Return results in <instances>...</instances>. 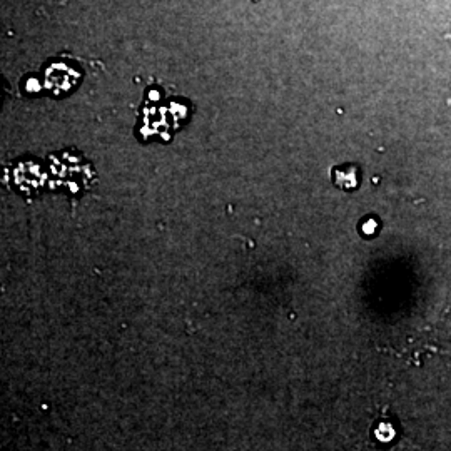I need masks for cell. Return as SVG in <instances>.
Returning a JSON list of instances; mask_svg holds the SVG:
<instances>
[{
  "label": "cell",
  "mask_w": 451,
  "mask_h": 451,
  "mask_svg": "<svg viewBox=\"0 0 451 451\" xmlns=\"http://www.w3.org/2000/svg\"><path fill=\"white\" fill-rule=\"evenodd\" d=\"M331 179L334 186H338L340 189L353 191L356 189L359 184V169L353 164H345L334 167L331 173Z\"/></svg>",
  "instance_id": "1"
},
{
  "label": "cell",
  "mask_w": 451,
  "mask_h": 451,
  "mask_svg": "<svg viewBox=\"0 0 451 451\" xmlns=\"http://www.w3.org/2000/svg\"><path fill=\"white\" fill-rule=\"evenodd\" d=\"M378 229H379V223L373 216L366 217V219H363L361 224H359V232H361L365 237H373L374 234L378 232Z\"/></svg>",
  "instance_id": "2"
}]
</instances>
